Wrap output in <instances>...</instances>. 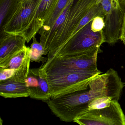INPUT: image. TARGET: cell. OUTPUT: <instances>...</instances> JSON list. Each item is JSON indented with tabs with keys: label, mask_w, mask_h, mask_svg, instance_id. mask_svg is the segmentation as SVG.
Here are the masks:
<instances>
[{
	"label": "cell",
	"mask_w": 125,
	"mask_h": 125,
	"mask_svg": "<svg viewBox=\"0 0 125 125\" xmlns=\"http://www.w3.org/2000/svg\"><path fill=\"white\" fill-rule=\"evenodd\" d=\"M99 0H72L48 31L38 32L48 52L56 49L73 36L80 22Z\"/></svg>",
	"instance_id": "obj_1"
},
{
	"label": "cell",
	"mask_w": 125,
	"mask_h": 125,
	"mask_svg": "<svg viewBox=\"0 0 125 125\" xmlns=\"http://www.w3.org/2000/svg\"><path fill=\"white\" fill-rule=\"evenodd\" d=\"M108 96L106 93L89 88L86 90L51 97L47 101L53 114L62 121H73L89 110L88 105L96 98Z\"/></svg>",
	"instance_id": "obj_2"
},
{
	"label": "cell",
	"mask_w": 125,
	"mask_h": 125,
	"mask_svg": "<svg viewBox=\"0 0 125 125\" xmlns=\"http://www.w3.org/2000/svg\"><path fill=\"white\" fill-rule=\"evenodd\" d=\"M102 73L97 69L86 71L61 70L45 73L49 82L51 96L54 97L88 89L91 80Z\"/></svg>",
	"instance_id": "obj_3"
},
{
	"label": "cell",
	"mask_w": 125,
	"mask_h": 125,
	"mask_svg": "<svg viewBox=\"0 0 125 125\" xmlns=\"http://www.w3.org/2000/svg\"><path fill=\"white\" fill-rule=\"evenodd\" d=\"M100 47H95L79 53L49 58L41 66L45 73L65 71H86L97 70V56Z\"/></svg>",
	"instance_id": "obj_4"
},
{
	"label": "cell",
	"mask_w": 125,
	"mask_h": 125,
	"mask_svg": "<svg viewBox=\"0 0 125 125\" xmlns=\"http://www.w3.org/2000/svg\"><path fill=\"white\" fill-rule=\"evenodd\" d=\"M92 20L61 46L49 52L47 58L79 53L95 47H100L103 43L105 42L104 34L103 30L98 32L92 30Z\"/></svg>",
	"instance_id": "obj_5"
},
{
	"label": "cell",
	"mask_w": 125,
	"mask_h": 125,
	"mask_svg": "<svg viewBox=\"0 0 125 125\" xmlns=\"http://www.w3.org/2000/svg\"><path fill=\"white\" fill-rule=\"evenodd\" d=\"M106 13L103 32L105 42L113 45L120 39L125 16V0H99Z\"/></svg>",
	"instance_id": "obj_6"
},
{
	"label": "cell",
	"mask_w": 125,
	"mask_h": 125,
	"mask_svg": "<svg viewBox=\"0 0 125 125\" xmlns=\"http://www.w3.org/2000/svg\"><path fill=\"white\" fill-rule=\"evenodd\" d=\"M73 121L81 125H125V115L118 101L114 100L109 106L88 110Z\"/></svg>",
	"instance_id": "obj_7"
},
{
	"label": "cell",
	"mask_w": 125,
	"mask_h": 125,
	"mask_svg": "<svg viewBox=\"0 0 125 125\" xmlns=\"http://www.w3.org/2000/svg\"><path fill=\"white\" fill-rule=\"evenodd\" d=\"M41 1L42 0H27L22 3L14 16L5 27L4 33L23 36Z\"/></svg>",
	"instance_id": "obj_8"
},
{
	"label": "cell",
	"mask_w": 125,
	"mask_h": 125,
	"mask_svg": "<svg viewBox=\"0 0 125 125\" xmlns=\"http://www.w3.org/2000/svg\"><path fill=\"white\" fill-rule=\"evenodd\" d=\"M25 82L31 98L46 101L51 98L46 75L42 70L41 66L30 69Z\"/></svg>",
	"instance_id": "obj_9"
},
{
	"label": "cell",
	"mask_w": 125,
	"mask_h": 125,
	"mask_svg": "<svg viewBox=\"0 0 125 125\" xmlns=\"http://www.w3.org/2000/svg\"><path fill=\"white\" fill-rule=\"evenodd\" d=\"M59 0H42L23 36L28 43L43 27L54 10Z\"/></svg>",
	"instance_id": "obj_10"
},
{
	"label": "cell",
	"mask_w": 125,
	"mask_h": 125,
	"mask_svg": "<svg viewBox=\"0 0 125 125\" xmlns=\"http://www.w3.org/2000/svg\"><path fill=\"white\" fill-rule=\"evenodd\" d=\"M22 36L5 33L0 35V64L23 49L26 45Z\"/></svg>",
	"instance_id": "obj_11"
},
{
	"label": "cell",
	"mask_w": 125,
	"mask_h": 125,
	"mask_svg": "<svg viewBox=\"0 0 125 125\" xmlns=\"http://www.w3.org/2000/svg\"><path fill=\"white\" fill-rule=\"evenodd\" d=\"M0 95L7 98L30 96L25 82H17L10 78L0 81Z\"/></svg>",
	"instance_id": "obj_12"
},
{
	"label": "cell",
	"mask_w": 125,
	"mask_h": 125,
	"mask_svg": "<svg viewBox=\"0 0 125 125\" xmlns=\"http://www.w3.org/2000/svg\"><path fill=\"white\" fill-rule=\"evenodd\" d=\"M22 0H0V35L21 5Z\"/></svg>",
	"instance_id": "obj_13"
},
{
	"label": "cell",
	"mask_w": 125,
	"mask_h": 125,
	"mask_svg": "<svg viewBox=\"0 0 125 125\" xmlns=\"http://www.w3.org/2000/svg\"><path fill=\"white\" fill-rule=\"evenodd\" d=\"M32 43L30 47V55L31 62H42L44 64L48 58L43 57V55H48L49 52L44 47L41 42L37 41L36 35L32 38Z\"/></svg>",
	"instance_id": "obj_14"
},
{
	"label": "cell",
	"mask_w": 125,
	"mask_h": 125,
	"mask_svg": "<svg viewBox=\"0 0 125 125\" xmlns=\"http://www.w3.org/2000/svg\"><path fill=\"white\" fill-rule=\"evenodd\" d=\"M30 47L26 46L21 50L11 57L8 60L0 64V68L17 70L19 68L27 54Z\"/></svg>",
	"instance_id": "obj_15"
},
{
	"label": "cell",
	"mask_w": 125,
	"mask_h": 125,
	"mask_svg": "<svg viewBox=\"0 0 125 125\" xmlns=\"http://www.w3.org/2000/svg\"><path fill=\"white\" fill-rule=\"evenodd\" d=\"M72 0H59L54 10L50 17L46 22L43 27L39 31V32L48 31L52 27L58 17L63 11L67 5Z\"/></svg>",
	"instance_id": "obj_16"
},
{
	"label": "cell",
	"mask_w": 125,
	"mask_h": 125,
	"mask_svg": "<svg viewBox=\"0 0 125 125\" xmlns=\"http://www.w3.org/2000/svg\"><path fill=\"white\" fill-rule=\"evenodd\" d=\"M30 50L19 68L16 70L14 75L10 78L11 79L17 82H25L30 69Z\"/></svg>",
	"instance_id": "obj_17"
},
{
	"label": "cell",
	"mask_w": 125,
	"mask_h": 125,
	"mask_svg": "<svg viewBox=\"0 0 125 125\" xmlns=\"http://www.w3.org/2000/svg\"><path fill=\"white\" fill-rule=\"evenodd\" d=\"M112 98L109 96H103L98 97L93 100L88 105L89 109H101L109 106L111 104Z\"/></svg>",
	"instance_id": "obj_18"
},
{
	"label": "cell",
	"mask_w": 125,
	"mask_h": 125,
	"mask_svg": "<svg viewBox=\"0 0 125 125\" xmlns=\"http://www.w3.org/2000/svg\"><path fill=\"white\" fill-rule=\"evenodd\" d=\"M105 26L104 18L100 16L95 17L92 20L91 28L94 32H98L103 30Z\"/></svg>",
	"instance_id": "obj_19"
},
{
	"label": "cell",
	"mask_w": 125,
	"mask_h": 125,
	"mask_svg": "<svg viewBox=\"0 0 125 125\" xmlns=\"http://www.w3.org/2000/svg\"><path fill=\"white\" fill-rule=\"evenodd\" d=\"M16 70L0 68V81L5 80L12 77Z\"/></svg>",
	"instance_id": "obj_20"
},
{
	"label": "cell",
	"mask_w": 125,
	"mask_h": 125,
	"mask_svg": "<svg viewBox=\"0 0 125 125\" xmlns=\"http://www.w3.org/2000/svg\"><path fill=\"white\" fill-rule=\"evenodd\" d=\"M120 39L123 41V43L125 45V28H123L121 35Z\"/></svg>",
	"instance_id": "obj_21"
},
{
	"label": "cell",
	"mask_w": 125,
	"mask_h": 125,
	"mask_svg": "<svg viewBox=\"0 0 125 125\" xmlns=\"http://www.w3.org/2000/svg\"><path fill=\"white\" fill-rule=\"evenodd\" d=\"M123 28H125V16L124 17V21L123 25Z\"/></svg>",
	"instance_id": "obj_22"
},
{
	"label": "cell",
	"mask_w": 125,
	"mask_h": 125,
	"mask_svg": "<svg viewBox=\"0 0 125 125\" xmlns=\"http://www.w3.org/2000/svg\"><path fill=\"white\" fill-rule=\"evenodd\" d=\"M27 0H22V3L23 2H25V1H26Z\"/></svg>",
	"instance_id": "obj_23"
}]
</instances>
